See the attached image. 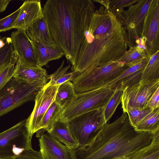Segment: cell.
<instances>
[{"instance_id": "cell-1", "label": "cell", "mask_w": 159, "mask_h": 159, "mask_svg": "<svg viewBox=\"0 0 159 159\" xmlns=\"http://www.w3.org/2000/svg\"><path fill=\"white\" fill-rule=\"evenodd\" d=\"M95 10L84 34L72 71L81 73L120 60L127 52L124 31L108 4Z\"/></svg>"}, {"instance_id": "cell-2", "label": "cell", "mask_w": 159, "mask_h": 159, "mask_svg": "<svg viewBox=\"0 0 159 159\" xmlns=\"http://www.w3.org/2000/svg\"><path fill=\"white\" fill-rule=\"evenodd\" d=\"M95 11L90 0H48L44 6V17L52 38L72 66Z\"/></svg>"}, {"instance_id": "cell-3", "label": "cell", "mask_w": 159, "mask_h": 159, "mask_svg": "<svg viewBox=\"0 0 159 159\" xmlns=\"http://www.w3.org/2000/svg\"><path fill=\"white\" fill-rule=\"evenodd\" d=\"M153 134L136 130L123 112L113 122L105 124L93 143L71 150V159H113L134 154L151 144Z\"/></svg>"}, {"instance_id": "cell-4", "label": "cell", "mask_w": 159, "mask_h": 159, "mask_svg": "<svg viewBox=\"0 0 159 159\" xmlns=\"http://www.w3.org/2000/svg\"><path fill=\"white\" fill-rule=\"evenodd\" d=\"M129 67L118 61L87 69L72 81L75 92L77 93L102 87L118 77Z\"/></svg>"}, {"instance_id": "cell-5", "label": "cell", "mask_w": 159, "mask_h": 159, "mask_svg": "<svg viewBox=\"0 0 159 159\" xmlns=\"http://www.w3.org/2000/svg\"><path fill=\"white\" fill-rule=\"evenodd\" d=\"M117 88L104 87L76 93L63 109L60 120L66 122L84 113L104 108Z\"/></svg>"}, {"instance_id": "cell-6", "label": "cell", "mask_w": 159, "mask_h": 159, "mask_svg": "<svg viewBox=\"0 0 159 159\" xmlns=\"http://www.w3.org/2000/svg\"><path fill=\"white\" fill-rule=\"evenodd\" d=\"M66 122L79 147L89 145L96 139L106 123L103 108L84 113Z\"/></svg>"}, {"instance_id": "cell-7", "label": "cell", "mask_w": 159, "mask_h": 159, "mask_svg": "<svg viewBox=\"0 0 159 159\" xmlns=\"http://www.w3.org/2000/svg\"><path fill=\"white\" fill-rule=\"evenodd\" d=\"M45 82L30 84L13 78L0 91V117L28 102L34 100Z\"/></svg>"}, {"instance_id": "cell-8", "label": "cell", "mask_w": 159, "mask_h": 159, "mask_svg": "<svg viewBox=\"0 0 159 159\" xmlns=\"http://www.w3.org/2000/svg\"><path fill=\"white\" fill-rule=\"evenodd\" d=\"M152 0H139L127 10L123 9L114 13L123 27L130 48L136 46L142 39L145 18Z\"/></svg>"}, {"instance_id": "cell-9", "label": "cell", "mask_w": 159, "mask_h": 159, "mask_svg": "<svg viewBox=\"0 0 159 159\" xmlns=\"http://www.w3.org/2000/svg\"><path fill=\"white\" fill-rule=\"evenodd\" d=\"M25 121L23 120L0 133V158L15 159L23 151L32 149Z\"/></svg>"}, {"instance_id": "cell-10", "label": "cell", "mask_w": 159, "mask_h": 159, "mask_svg": "<svg viewBox=\"0 0 159 159\" xmlns=\"http://www.w3.org/2000/svg\"><path fill=\"white\" fill-rule=\"evenodd\" d=\"M59 86H49L46 83L37 94L33 111L26 119L25 123V127L31 138L38 131L39 125L45 114L54 102Z\"/></svg>"}, {"instance_id": "cell-11", "label": "cell", "mask_w": 159, "mask_h": 159, "mask_svg": "<svg viewBox=\"0 0 159 159\" xmlns=\"http://www.w3.org/2000/svg\"><path fill=\"white\" fill-rule=\"evenodd\" d=\"M159 88V80L139 82L127 87L123 91L121 105L123 112H126L130 107L144 109L147 107L148 100Z\"/></svg>"}, {"instance_id": "cell-12", "label": "cell", "mask_w": 159, "mask_h": 159, "mask_svg": "<svg viewBox=\"0 0 159 159\" xmlns=\"http://www.w3.org/2000/svg\"><path fill=\"white\" fill-rule=\"evenodd\" d=\"M159 0H152L145 16L142 40L150 57L159 51Z\"/></svg>"}, {"instance_id": "cell-13", "label": "cell", "mask_w": 159, "mask_h": 159, "mask_svg": "<svg viewBox=\"0 0 159 159\" xmlns=\"http://www.w3.org/2000/svg\"><path fill=\"white\" fill-rule=\"evenodd\" d=\"M11 38L14 51L20 63L27 66L39 67L30 40L27 36L25 30H18L12 32Z\"/></svg>"}, {"instance_id": "cell-14", "label": "cell", "mask_w": 159, "mask_h": 159, "mask_svg": "<svg viewBox=\"0 0 159 159\" xmlns=\"http://www.w3.org/2000/svg\"><path fill=\"white\" fill-rule=\"evenodd\" d=\"M39 152L44 159H71V150L48 133L39 139Z\"/></svg>"}, {"instance_id": "cell-15", "label": "cell", "mask_w": 159, "mask_h": 159, "mask_svg": "<svg viewBox=\"0 0 159 159\" xmlns=\"http://www.w3.org/2000/svg\"><path fill=\"white\" fill-rule=\"evenodd\" d=\"M19 8V13L13 25L14 29L25 30L44 17L40 0L25 1Z\"/></svg>"}, {"instance_id": "cell-16", "label": "cell", "mask_w": 159, "mask_h": 159, "mask_svg": "<svg viewBox=\"0 0 159 159\" xmlns=\"http://www.w3.org/2000/svg\"><path fill=\"white\" fill-rule=\"evenodd\" d=\"M150 57H148L130 67L118 77L102 87H118L123 90L127 87L132 86L139 83L140 81L142 72Z\"/></svg>"}, {"instance_id": "cell-17", "label": "cell", "mask_w": 159, "mask_h": 159, "mask_svg": "<svg viewBox=\"0 0 159 159\" xmlns=\"http://www.w3.org/2000/svg\"><path fill=\"white\" fill-rule=\"evenodd\" d=\"M46 70L41 67H31L24 66L17 60L15 65L13 78L21 82L33 84L47 82Z\"/></svg>"}, {"instance_id": "cell-18", "label": "cell", "mask_w": 159, "mask_h": 159, "mask_svg": "<svg viewBox=\"0 0 159 159\" xmlns=\"http://www.w3.org/2000/svg\"><path fill=\"white\" fill-rule=\"evenodd\" d=\"M31 41L39 66L42 67L52 61L59 59L64 53L60 48Z\"/></svg>"}, {"instance_id": "cell-19", "label": "cell", "mask_w": 159, "mask_h": 159, "mask_svg": "<svg viewBox=\"0 0 159 159\" xmlns=\"http://www.w3.org/2000/svg\"><path fill=\"white\" fill-rule=\"evenodd\" d=\"M29 39L52 46H56L43 17L29 26L25 30Z\"/></svg>"}, {"instance_id": "cell-20", "label": "cell", "mask_w": 159, "mask_h": 159, "mask_svg": "<svg viewBox=\"0 0 159 159\" xmlns=\"http://www.w3.org/2000/svg\"><path fill=\"white\" fill-rule=\"evenodd\" d=\"M48 133L70 150L79 147L71 135L66 122L59 120Z\"/></svg>"}, {"instance_id": "cell-21", "label": "cell", "mask_w": 159, "mask_h": 159, "mask_svg": "<svg viewBox=\"0 0 159 159\" xmlns=\"http://www.w3.org/2000/svg\"><path fill=\"white\" fill-rule=\"evenodd\" d=\"M63 110L54 101L45 114L39 125V130L37 132L41 131L43 133L46 131L49 133L55 124L60 120Z\"/></svg>"}, {"instance_id": "cell-22", "label": "cell", "mask_w": 159, "mask_h": 159, "mask_svg": "<svg viewBox=\"0 0 159 159\" xmlns=\"http://www.w3.org/2000/svg\"><path fill=\"white\" fill-rule=\"evenodd\" d=\"M64 63L65 60H63L61 65L56 71L47 76V79L49 80V81L47 83L48 85H60L66 82L72 81L79 74L73 71L67 72L70 65L64 67Z\"/></svg>"}, {"instance_id": "cell-23", "label": "cell", "mask_w": 159, "mask_h": 159, "mask_svg": "<svg viewBox=\"0 0 159 159\" xmlns=\"http://www.w3.org/2000/svg\"><path fill=\"white\" fill-rule=\"evenodd\" d=\"M76 93L71 81H67L59 85L54 102L64 109L70 103Z\"/></svg>"}, {"instance_id": "cell-24", "label": "cell", "mask_w": 159, "mask_h": 159, "mask_svg": "<svg viewBox=\"0 0 159 159\" xmlns=\"http://www.w3.org/2000/svg\"><path fill=\"white\" fill-rule=\"evenodd\" d=\"M159 51L151 56L142 74L141 83L159 80Z\"/></svg>"}, {"instance_id": "cell-25", "label": "cell", "mask_w": 159, "mask_h": 159, "mask_svg": "<svg viewBox=\"0 0 159 159\" xmlns=\"http://www.w3.org/2000/svg\"><path fill=\"white\" fill-rule=\"evenodd\" d=\"M139 132L154 133L159 130V107L153 110L134 127Z\"/></svg>"}, {"instance_id": "cell-26", "label": "cell", "mask_w": 159, "mask_h": 159, "mask_svg": "<svg viewBox=\"0 0 159 159\" xmlns=\"http://www.w3.org/2000/svg\"><path fill=\"white\" fill-rule=\"evenodd\" d=\"M129 159H159V130L154 133L153 140L150 145Z\"/></svg>"}, {"instance_id": "cell-27", "label": "cell", "mask_w": 159, "mask_h": 159, "mask_svg": "<svg viewBox=\"0 0 159 159\" xmlns=\"http://www.w3.org/2000/svg\"><path fill=\"white\" fill-rule=\"evenodd\" d=\"M149 56H150L145 50L136 46L130 47L118 61L124 62L130 67Z\"/></svg>"}, {"instance_id": "cell-28", "label": "cell", "mask_w": 159, "mask_h": 159, "mask_svg": "<svg viewBox=\"0 0 159 159\" xmlns=\"http://www.w3.org/2000/svg\"><path fill=\"white\" fill-rule=\"evenodd\" d=\"M123 90L117 88L114 94L103 108V116L107 123L114 114L119 104L121 102Z\"/></svg>"}, {"instance_id": "cell-29", "label": "cell", "mask_w": 159, "mask_h": 159, "mask_svg": "<svg viewBox=\"0 0 159 159\" xmlns=\"http://www.w3.org/2000/svg\"><path fill=\"white\" fill-rule=\"evenodd\" d=\"M17 60V56L14 51L12 42L0 49V70L5 66L16 63Z\"/></svg>"}, {"instance_id": "cell-30", "label": "cell", "mask_w": 159, "mask_h": 159, "mask_svg": "<svg viewBox=\"0 0 159 159\" xmlns=\"http://www.w3.org/2000/svg\"><path fill=\"white\" fill-rule=\"evenodd\" d=\"M152 110L148 107L142 109L135 107H130L128 109L126 112L131 125L134 128Z\"/></svg>"}, {"instance_id": "cell-31", "label": "cell", "mask_w": 159, "mask_h": 159, "mask_svg": "<svg viewBox=\"0 0 159 159\" xmlns=\"http://www.w3.org/2000/svg\"><path fill=\"white\" fill-rule=\"evenodd\" d=\"M16 63L5 66L0 70V91L13 78Z\"/></svg>"}, {"instance_id": "cell-32", "label": "cell", "mask_w": 159, "mask_h": 159, "mask_svg": "<svg viewBox=\"0 0 159 159\" xmlns=\"http://www.w3.org/2000/svg\"><path fill=\"white\" fill-rule=\"evenodd\" d=\"M19 8L8 16L0 20V32H5L13 28L20 12Z\"/></svg>"}, {"instance_id": "cell-33", "label": "cell", "mask_w": 159, "mask_h": 159, "mask_svg": "<svg viewBox=\"0 0 159 159\" xmlns=\"http://www.w3.org/2000/svg\"><path fill=\"white\" fill-rule=\"evenodd\" d=\"M139 0H110L109 7L111 11L114 13L123 9L124 7L130 6L136 3Z\"/></svg>"}, {"instance_id": "cell-34", "label": "cell", "mask_w": 159, "mask_h": 159, "mask_svg": "<svg viewBox=\"0 0 159 159\" xmlns=\"http://www.w3.org/2000/svg\"><path fill=\"white\" fill-rule=\"evenodd\" d=\"M15 159H44L39 151L33 149L25 150L17 156Z\"/></svg>"}, {"instance_id": "cell-35", "label": "cell", "mask_w": 159, "mask_h": 159, "mask_svg": "<svg viewBox=\"0 0 159 159\" xmlns=\"http://www.w3.org/2000/svg\"><path fill=\"white\" fill-rule=\"evenodd\" d=\"M147 107L152 110L159 107V88L157 89L150 97Z\"/></svg>"}, {"instance_id": "cell-36", "label": "cell", "mask_w": 159, "mask_h": 159, "mask_svg": "<svg viewBox=\"0 0 159 159\" xmlns=\"http://www.w3.org/2000/svg\"><path fill=\"white\" fill-rule=\"evenodd\" d=\"M11 0H0V13L5 11Z\"/></svg>"}, {"instance_id": "cell-37", "label": "cell", "mask_w": 159, "mask_h": 159, "mask_svg": "<svg viewBox=\"0 0 159 159\" xmlns=\"http://www.w3.org/2000/svg\"><path fill=\"white\" fill-rule=\"evenodd\" d=\"M11 42V38L2 37L0 35V49L3 47L6 44Z\"/></svg>"}, {"instance_id": "cell-38", "label": "cell", "mask_w": 159, "mask_h": 159, "mask_svg": "<svg viewBox=\"0 0 159 159\" xmlns=\"http://www.w3.org/2000/svg\"><path fill=\"white\" fill-rule=\"evenodd\" d=\"M136 153L129 155H124L116 157L113 159H129L131 157Z\"/></svg>"}, {"instance_id": "cell-39", "label": "cell", "mask_w": 159, "mask_h": 159, "mask_svg": "<svg viewBox=\"0 0 159 159\" xmlns=\"http://www.w3.org/2000/svg\"><path fill=\"white\" fill-rule=\"evenodd\" d=\"M0 159H5L2 158H0Z\"/></svg>"}]
</instances>
